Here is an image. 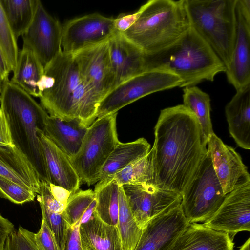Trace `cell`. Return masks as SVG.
<instances>
[{
  "label": "cell",
  "instance_id": "obj_1",
  "mask_svg": "<svg viewBox=\"0 0 250 250\" xmlns=\"http://www.w3.org/2000/svg\"><path fill=\"white\" fill-rule=\"evenodd\" d=\"M150 150L154 185L182 194L207 152L194 114L183 104L162 110Z\"/></svg>",
  "mask_w": 250,
  "mask_h": 250
},
{
  "label": "cell",
  "instance_id": "obj_2",
  "mask_svg": "<svg viewBox=\"0 0 250 250\" xmlns=\"http://www.w3.org/2000/svg\"><path fill=\"white\" fill-rule=\"evenodd\" d=\"M40 89L41 105L50 116L77 119L87 127L96 119L100 101L84 83L72 55L62 51L44 68Z\"/></svg>",
  "mask_w": 250,
  "mask_h": 250
},
{
  "label": "cell",
  "instance_id": "obj_3",
  "mask_svg": "<svg viewBox=\"0 0 250 250\" xmlns=\"http://www.w3.org/2000/svg\"><path fill=\"white\" fill-rule=\"evenodd\" d=\"M0 108L7 120L14 145L27 158L41 181L50 183L38 131L44 133L49 115L32 96L9 79L2 82Z\"/></svg>",
  "mask_w": 250,
  "mask_h": 250
},
{
  "label": "cell",
  "instance_id": "obj_4",
  "mask_svg": "<svg viewBox=\"0 0 250 250\" xmlns=\"http://www.w3.org/2000/svg\"><path fill=\"white\" fill-rule=\"evenodd\" d=\"M145 71L172 73L182 81L181 87L213 81L226 68L207 43L191 27L176 42L158 51L144 54Z\"/></svg>",
  "mask_w": 250,
  "mask_h": 250
},
{
  "label": "cell",
  "instance_id": "obj_5",
  "mask_svg": "<svg viewBox=\"0 0 250 250\" xmlns=\"http://www.w3.org/2000/svg\"><path fill=\"white\" fill-rule=\"evenodd\" d=\"M123 35L144 54L171 45L190 27L185 0H150Z\"/></svg>",
  "mask_w": 250,
  "mask_h": 250
},
{
  "label": "cell",
  "instance_id": "obj_6",
  "mask_svg": "<svg viewBox=\"0 0 250 250\" xmlns=\"http://www.w3.org/2000/svg\"><path fill=\"white\" fill-rule=\"evenodd\" d=\"M236 0H185L190 27L225 66L232 57L236 32Z\"/></svg>",
  "mask_w": 250,
  "mask_h": 250
},
{
  "label": "cell",
  "instance_id": "obj_7",
  "mask_svg": "<svg viewBox=\"0 0 250 250\" xmlns=\"http://www.w3.org/2000/svg\"><path fill=\"white\" fill-rule=\"evenodd\" d=\"M117 115L115 113L96 118L88 127L79 151L70 158L81 185L89 186L99 181L104 165L119 143Z\"/></svg>",
  "mask_w": 250,
  "mask_h": 250
},
{
  "label": "cell",
  "instance_id": "obj_8",
  "mask_svg": "<svg viewBox=\"0 0 250 250\" xmlns=\"http://www.w3.org/2000/svg\"><path fill=\"white\" fill-rule=\"evenodd\" d=\"M181 206L189 224L205 222L224 201L221 184L207 152L193 178L183 191Z\"/></svg>",
  "mask_w": 250,
  "mask_h": 250
},
{
  "label": "cell",
  "instance_id": "obj_9",
  "mask_svg": "<svg viewBox=\"0 0 250 250\" xmlns=\"http://www.w3.org/2000/svg\"><path fill=\"white\" fill-rule=\"evenodd\" d=\"M182 80L165 71H145L122 82L101 101L96 117L117 113L125 106L150 94L175 87H181Z\"/></svg>",
  "mask_w": 250,
  "mask_h": 250
},
{
  "label": "cell",
  "instance_id": "obj_10",
  "mask_svg": "<svg viewBox=\"0 0 250 250\" xmlns=\"http://www.w3.org/2000/svg\"><path fill=\"white\" fill-rule=\"evenodd\" d=\"M62 25L37 0L33 20L22 35V48L33 52L44 68L62 51Z\"/></svg>",
  "mask_w": 250,
  "mask_h": 250
},
{
  "label": "cell",
  "instance_id": "obj_11",
  "mask_svg": "<svg viewBox=\"0 0 250 250\" xmlns=\"http://www.w3.org/2000/svg\"><path fill=\"white\" fill-rule=\"evenodd\" d=\"M116 32L114 18L98 13L73 18L62 25V51L73 55L108 41Z\"/></svg>",
  "mask_w": 250,
  "mask_h": 250
},
{
  "label": "cell",
  "instance_id": "obj_12",
  "mask_svg": "<svg viewBox=\"0 0 250 250\" xmlns=\"http://www.w3.org/2000/svg\"><path fill=\"white\" fill-rule=\"evenodd\" d=\"M203 225L228 233L233 238L241 231H250V181L237 186L226 197Z\"/></svg>",
  "mask_w": 250,
  "mask_h": 250
},
{
  "label": "cell",
  "instance_id": "obj_13",
  "mask_svg": "<svg viewBox=\"0 0 250 250\" xmlns=\"http://www.w3.org/2000/svg\"><path fill=\"white\" fill-rule=\"evenodd\" d=\"M131 210L141 229L151 219L181 204L182 195L145 184L122 185Z\"/></svg>",
  "mask_w": 250,
  "mask_h": 250
},
{
  "label": "cell",
  "instance_id": "obj_14",
  "mask_svg": "<svg viewBox=\"0 0 250 250\" xmlns=\"http://www.w3.org/2000/svg\"><path fill=\"white\" fill-rule=\"evenodd\" d=\"M72 55L84 83L101 102L115 86L108 41L83 49Z\"/></svg>",
  "mask_w": 250,
  "mask_h": 250
},
{
  "label": "cell",
  "instance_id": "obj_15",
  "mask_svg": "<svg viewBox=\"0 0 250 250\" xmlns=\"http://www.w3.org/2000/svg\"><path fill=\"white\" fill-rule=\"evenodd\" d=\"M235 12V43L225 72L237 91L250 84V0H236Z\"/></svg>",
  "mask_w": 250,
  "mask_h": 250
},
{
  "label": "cell",
  "instance_id": "obj_16",
  "mask_svg": "<svg viewBox=\"0 0 250 250\" xmlns=\"http://www.w3.org/2000/svg\"><path fill=\"white\" fill-rule=\"evenodd\" d=\"M189 223L181 204L150 220L133 250H168Z\"/></svg>",
  "mask_w": 250,
  "mask_h": 250
},
{
  "label": "cell",
  "instance_id": "obj_17",
  "mask_svg": "<svg viewBox=\"0 0 250 250\" xmlns=\"http://www.w3.org/2000/svg\"><path fill=\"white\" fill-rule=\"evenodd\" d=\"M208 145L214 171L224 194L227 195L241 184L250 181L247 167L232 147L225 144L214 133L208 137Z\"/></svg>",
  "mask_w": 250,
  "mask_h": 250
},
{
  "label": "cell",
  "instance_id": "obj_18",
  "mask_svg": "<svg viewBox=\"0 0 250 250\" xmlns=\"http://www.w3.org/2000/svg\"><path fill=\"white\" fill-rule=\"evenodd\" d=\"M108 44L115 87L145 71L144 53L122 33L116 31L108 41Z\"/></svg>",
  "mask_w": 250,
  "mask_h": 250
},
{
  "label": "cell",
  "instance_id": "obj_19",
  "mask_svg": "<svg viewBox=\"0 0 250 250\" xmlns=\"http://www.w3.org/2000/svg\"><path fill=\"white\" fill-rule=\"evenodd\" d=\"M50 183L62 187L71 195L79 189V177L68 157L42 131H38Z\"/></svg>",
  "mask_w": 250,
  "mask_h": 250
},
{
  "label": "cell",
  "instance_id": "obj_20",
  "mask_svg": "<svg viewBox=\"0 0 250 250\" xmlns=\"http://www.w3.org/2000/svg\"><path fill=\"white\" fill-rule=\"evenodd\" d=\"M0 175L39 193L41 181L37 171L15 146L0 144Z\"/></svg>",
  "mask_w": 250,
  "mask_h": 250
},
{
  "label": "cell",
  "instance_id": "obj_21",
  "mask_svg": "<svg viewBox=\"0 0 250 250\" xmlns=\"http://www.w3.org/2000/svg\"><path fill=\"white\" fill-rule=\"evenodd\" d=\"M233 247L228 233L195 223L189 224L168 250H233Z\"/></svg>",
  "mask_w": 250,
  "mask_h": 250
},
{
  "label": "cell",
  "instance_id": "obj_22",
  "mask_svg": "<svg viewBox=\"0 0 250 250\" xmlns=\"http://www.w3.org/2000/svg\"><path fill=\"white\" fill-rule=\"evenodd\" d=\"M229 130L237 146L250 149V84L237 90L225 107Z\"/></svg>",
  "mask_w": 250,
  "mask_h": 250
},
{
  "label": "cell",
  "instance_id": "obj_23",
  "mask_svg": "<svg viewBox=\"0 0 250 250\" xmlns=\"http://www.w3.org/2000/svg\"><path fill=\"white\" fill-rule=\"evenodd\" d=\"M88 127L79 120L49 115L44 134L70 158L79 151Z\"/></svg>",
  "mask_w": 250,
  "mask_h": 250
},
{
  "label": "cell",
  "instance_id": "obj_24",
  "mask_svg": "<svg viewBox=\"0 0 250 250\" xmlns=\"http://www.w3.org/2000/svg\"><path fill=\"white\" fill-rule=\"evenodd\" d=\"M79 234L83 250H125L118 227L104 222L95 212L80 225Z\"/></svg>",
  "mask_w": 250,
  "mask_h": 250
},
{
  "label": "cell",
  "instance_id": "obj_25",
  "mask_svg": "<svg viewBox=\"0 0 250 250\" xmlns=\"http://www.w3.org/2000/svg\"><path fill=\"white\" fill-rule=\"evenodd\" d=\"M10 81L34 97L40 98V85L44 68L31 50L22 48Z\"/></svg>",
  "mask_w": 250,
  "mask_h": 250
},
{
  "label": "cell",
  "instance_id": "obj_26",
  "mask_svg": "<svg viewBox=\"0 0 250 250\" xmlns=\"http://www.w3.org/2000/svg\"><path fill=\"white\" fill-rule=\"evenodd\" d=\"M150 150V144L144 138L128 143L119 142L104 165L99 181L113 175L133 162L145 157Z\"/></svg>",
  "mask_w": 250,
  "mask_h": 250
},
{
  "label": "cell",
  "instance_id": "obj_27",
  "mask_svg": "<svg viewBox=\"0 0 250 250\" xmlns=\"http://www.w3.org/2000/svg\"><path fill=\"white\" fill-rule=\"evenodd\" d=\"M119 186L112 175L98 181L94 190L96 200L95 213L104 222L116 227Z\"/></svg>",
  "mask_w": 250,
  "mask_h": 250
},
{
  "label": "cell",
  "instance_id": "obj_28",
  "mask_svg": "<svg viewBox=\"0 0 250 250\" xmlns=\"http://www.w3.org/2000/svg\"><path fill=\"white\" fill-rule=\"evenodd\" d=\"M183 92V105L197 118L203 144L207 146L208 137L214 133L210 114L209 96L195 86L185 87Z\"/></svg>",
  "mask_w": 250,
  "mask_h": 250
},
{
  "label": "cell",
  "instance_id": "obj_29",
  "mask_svg": "<svg viewBox=\"0 0 250 250\" xmlns=\"http://www.w3.org/2000/svg\"><path fill=\"white\" fill-rule=\"evenodd\" d=\"M37 0H0L5 16L17 40L33 18Z\"/></svg>",
  "mask_w": 250,
  "mask_h": 250
},
{
  "label": "cell",
  "instance_id": "obj_30",
  "mask_svg": "<svg viewBox=\"0 0 250 250\" xmlns=\"http://www.w3.org/2000/svg\"><path fill=\"white\" fill-rule=\"evenodd\" d=\"M96 200L94 190H79L68 199L63 212L65 220L70 226L87 222L95 211Z\"/></svg>",
  "mask_w": 250,
  "mask_h": 250
},
{
  "label": "cell",
  "instance_id": "obj_31",
  "mask_svg": "<svg viewBox=\"0 0 250 250\" xmlns=\"http://www.w3.org/2000/svg\"><path fill=\"white\" fill-rule=\"evenodd\" d=\"M118 226L125 250H133L141 236L142 229L138 225L130 208L122 186L119 189Z\"/></svg>",
  "mask_w": 250,
  "mask_h": 250
},
{
  "label": "cell",
  "instance_id": "obj_32",
  "mask_svg": "<svg viewBox=\"0 0 250 250\" xmlns=\"http://www.w3.org/2000/svg\"><path fill=\"white\" fill-rule=\"evenodd\" d=\"M112 176L120 186L137 184L154 185L150 152Z\"/></svg>",
  "mask_w": 250,
  "mask_h": 250
},
{
  "label": "cell",
  "instance_id": "obj_33",
  "mask_svg": "<svg viewBox=\"0 0 250 250\" xmlns=\"http://www.w3.org/2000/svg\"><path fill=\"white\" fill-rule=\"evenodd\" d=\"M17 40L0 2V45L11 71L16 67L19 55Z\"/></svg>",
  "mask_w": 250,
  "mask_h": 250
},
{
  "label": "cell",
  "instance_id": "obj_34",
  "mask_svg": "<svg viewBox=\"0 0 250 250\" xmlns=\"http://www.w3.org/2000/svg\"><path fill=\"white\" fill-rule=\"evenodd\" d=\"M36 195L30 188L0 175V196L1 197L15 204H22L33 201Z\"/></svg>",
  "mask_w": 250,
  "mask_h": 250
},
{
  "label": "cell",
  "instance_id": "obj_35",
  "mask_svg": "<svg viewBox=\"0 0 250 250\" xmlns=\"http://www.w3.org/2000/svg\"><path fill=\"white\" fill-rule=\"evenodd\" d=\"M42 218L44 219L52 232L60 250H62L65 244L69 225L64 219L63 213L51 211L40 204Z\"/></svg>",
  "mask_w": 250,
  "mask_h": 250
},
{
  "label": "cell",
  "instance_id": "obj_36",
  "mask_svg": "<svg viewBox=\"0 0 250 250\" xmlns=\"http://www.w3.org/2000/svg\"><path fill=\"white\" fill-rule=\"evenodd\" d=\"M34 235V233L19 226L7 238L4 250H39Z\"/></svg>",
  "mask_w": 250,
  "mask_h": 250
},
{
  "label": "cell",
  "instance_id": "obj_37",
  "mask_svg": "<svg viewBox=\"0 0 250 250\" xmlns=\"http://www.w3.org/2000/svg\"><path fill=\"white\" fill-rule=\"evenodd\" d=\"M34 240L39 250H60L55 237L44 219L39 231L34 233Z\"/></svg>",
  "mask_w": 250,
  "mask_h": 250
},
{
  "label": "cell",
  "instance_id": "obj_38",
  "mask_svg": "<svg viewBox=\"0 0 250 250\" xmlns=\"http://www.w3.org/2000/svg\"><path fill=\"white\" fill-rule=\"evenodd\" d=\"M141 13L140 7L133 13H121L114 19V27L116 31L124 33L139 18Z\"/></svg>",
  "mask_w": 250,
  "mask_h": 250
},
{
  "label": "cell",
  "instance_id": "obj_39",
  "mask_svg": "<svg viewBox=\"0 0 250 250\" xmlns=\"http://www.w3.org/2000/svg\"><path fill=\"white\" fill-rule=\"evenodd\" d=\"M68 226L65 244L62 250H83L81 243L79 234V227Z\"/></svg>",
  "mask_w": 250,
  "mask_h": 250
},
{
  "label": "cell",
  "instance_id": "obj_40",
  "mask_svg": "<svg viewBox=\"0 0 250 250\" xmlns=\"http://www.w3.org/2000/svg\"><path fill=\"white\" fill-rule=\"evenodd\" d=\"M14 229L13 223L0 214V250H4L7 238Z\"/></svg>",
  "mask_w": 250,
  "mask_h": 250
},
{
  "label": "cell",
  "instance_id": "obj_41",
  "mask_svg": "<svg viewBox=\"0 0 250 250\" xmlns=\"http://www.w3.org/2000/svg\"><path fill=\"white\" fill-rule=\"evenodd\" d=\"M0 144L14 146L8 124L2 110L0 108Z\"/></svg>",
  "mask_w": 250,
  "mask_h": 250
},
{
  "label": "cell",
  "instance_id": "obj_42",
  "mask_svg": "<svg viewBox=\"0 0 250 250\" xmlns=\"http://www.w3.org/2000/svg\"><path fill=\"white\" fill-rule=\"evenodd\" d=\"M51 192L55 199L60 204L66 206L67 201L71 195V193L66 189L49 184Z\"/></svg>",
  "mask_w": 250,
  "mask_h": 250
},
{
  "label": "cell",
  "instance_id": "obj_43",
  "mask_svg": "<svg viewBox=\"0 0 250 250\" xmlns=\"http://www.w3.org/2000/svg\"><path fill=\"white\" fill-rule=\"evenodd\" d=\"M10 68L0 45V79L2 82L8 80Z\"/></svg>",
  "mask_w": 250,
  "mask_h": 250
},
{
  "label": "cell",
  "instance_id": "obj_44",
  "mask_svg": "<svg viewBox=\"0 0 250 250\" xmlns=\"http://www.w3.org/2000/svg\"><path fill=\"white\" fill-rule=\"evenodd\" d=\"M238 250H250V238H249Z\"/></svg>",
  "mask_w": 250,
  "mask_h": 250
},
{
  "label": "cell",
  "instance_id": "obj_45",
  "mask_svg": "<svg viewBox=\"0 0 250 250\" xmlns=\"http://www.w3.org/2000/svg\"><path fill=\"white\" fill-rule=\"evenodd\" d=\"M1 85H2V82L0 79V94H1Z\"/></svg>",
  "mask_w": 250,
  "mask_h": 250
}]
</instances>
